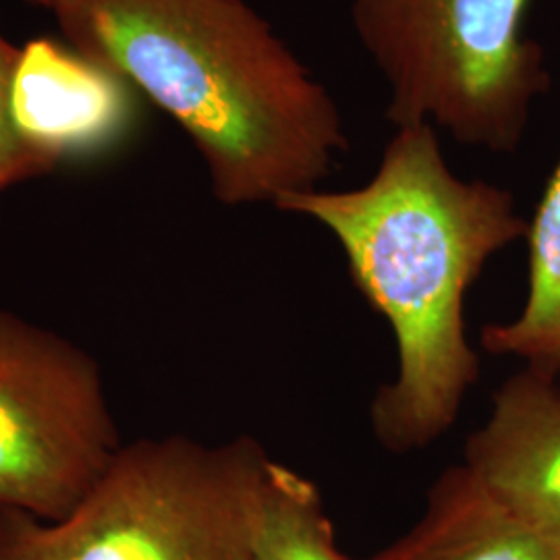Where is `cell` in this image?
<instances>
[{"label":"cell","mask_w":560,"mask_h":560,"mask_svg":"<svg viewBox=\"0 0 560 560\" xmlns=\"http://www.w3.org/2000/svg\"><path fill=\"white\" fill-rule=\"evenodd\" d=\"M277 208L337 237L361 295L393 326L399 376L372 405L378 441L393 453L436 441L480 374L465 337V295L494 254L527 237L513 196L457 177L436 129L420 122L397 129L365 185L298 191Z\"/></svg>","instance_id":"obj_1"},{"label":"cell","mask_w":560,"mask_h":560,"mask_svg":"<svg viewBox=\"0 0 560 560\" xmlns=\"http://www.w3.org/2000/svg\"><path fill=\"white\" fill-rule=\"evenodd\" d=\"M527 0H351L363 50L388 85L386 119L515 152L550 75L525 38Z\"/></svg>","instance_id":"obj_4"},{"label":"cell","mask_w":560,"mask_h":560,"mask_svg":"<svg viewBox=\"0 0 560 560\" xmlns=\"http://www.w3.org/2000/svg\"><path fill=\"white\" fill-rule=\"evenodd\" d=\"M141 94L71 42L34 38L20 46L11 81V117L48 173L120 145L140 119Z\"/></svg>","instance_id":"obj_6"},{"label":"cell","mask_w":560,"mask_h":560,"mask_svg":"<svg viewBox=\"0 0 560 560\" xmlns=\"http://www.w3.org/2000/svg\"><path fill=\"white\" fill-rule=\"evenodd\" d=\"M268 463L249 436L122 442L62 520L0 511V560H254Z\"/></svg>","instance_id":"obj_3"},{"label":"cell","mask_w":560,"mask_h":560,"mask_svg":"<svg viewBox=\"0 0 560 560\" xmlns=\"http://www.w3.org/2000/svg\"><path fill=\"white\" fill-rule=\"evenodd\" d=\"M370 560H560V544L511 515L455 465L430 488L420 523Z\"/></svg>","instance_id":"obj_8"},{"label":"cell","mask_w":560,"mask_h":560,"mask_svg":"<svg viewBox=\"0 0 560 560\" xmlns=\"http://www.w3.org/2000/svg\"><path fill=\"white\" fill-rule=\"evenodd\" d=\"M529 293L515 320L481 330L492 355H513L560 378V161L527 229Z\"/></svg>","instance_id":"obj_9"},{"label":"cell","mask_w":560,"mask_h":560,"mask_svg":"<svg viewBox=\"0 0 560 560\" xmlns=\"http://www.w3.org/2000/svg\"><path fill=\"white\" fill-rule=\"evenodd\" d=\"M254 560H351L337 546L320 488L272 459L264 480Z\"/></svg>","instance_id":"obj_10"},{"label":"cell","mask_w":560,"mask_h":560,"mask_svg":"<svg viewBox=\"0 0 560 560\" xmlns=\"http://www.w3.org/2000/svg\"><path fill=\"white\" fill-rule=\"evenodd\" d=\"M18 52L20 46L11 44L0 30V191L48 175L46 166L21 141L11 117V81Z\"/></svg>","instance_id":"obj_11"},{"label":"cell","mask_w":560,"mask_h":560,"mask_svg":"<svg viewBox=\"0 0 560 560\" xmlns=\"http://www.w3.org/2000/svg\"><path fill=\"white\" fill-rule=\"evenodd\" d=\"M463 465L511 515L560 544V378L525 368L504 382Z\"/></svg>","instance_id":"obj_7"},{"label":"cell","mask_w":560,"mask_h":560,"mask_svg":"<svg viewBox=\"0 0 560 560\" xmlns=\"http://www.w3.org/2000/svg\"><path fill=\"white\" fill-rule=\"evenodd\" d=\"M27 2L38 4V7H44V9H48V4H50V0H27Z\"/></svg>","instance_id":"obj_12"},{"label":"cell","mask_w":560,"mask_h":560,"mask_svg":"<svg viewBox=\"0 0 560 560\" xmlns=\"http://www.w3.org/2000/svg\"><path fill=\"white\" fill-rule=\"evenodd\" d=\"M65 40L194 141L224 206L316 189L347 148L337 101L247 0H50Z\"/></svg>","instance_id":"obj_2"},{"label":"cell","mask_w":560,"mask_h":560,"mask_svg":"<svg viewBox=\"0 0 560 560\" xmlns=\"http://www.w3.org/2000/svg\"><path fill=\"white\" fill-rule=\"evenodd\" d=\"M120 446L101 363L0 307V511L62 520Z\"/></svg>","instance_id":"obj_5"}]
</instances>
